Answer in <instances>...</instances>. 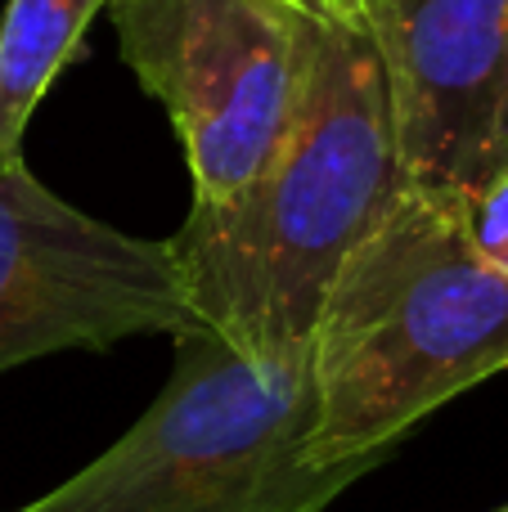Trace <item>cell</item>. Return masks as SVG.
<instances>
[{
  "instance_id": "obj_1",
  "label": "cell",
  "mask_w": 508,
  "mask_h": 512,
  "mask_svg": "<svg viewBox=\"0 0 508 512\" xmlns=\"http://www.w3.org/2000/svg\"><path fill=\"white\" fill-rule=\"evenodd\" d=\"M401 189L383 63L365 27H324L306 95L266 167L171 234L198 328L257 360H306L338 265Z\"/></svg>"
},
{
  "instance_id": "obj_2",
  "label": "cell",
  "mask_w": 508,
  "mask_h": 512,
  "mask_svg": "<svg viewBox=\"0 0 508 512\" xmlns=\"http://www.w3.org/2000/svg\"><path fill=\"white\" fill-rule=\"evenodd\" d=\"M504 369L508 270L473 248L459 198L401 185L315 315L311 459H387L428 414Z\"/></svg>"
},
{
  "instance_id": "obj_3",
  "label": "cell",
  "mask_w": 508,
  "mask_h": 512,
  "mask_svg": "<svg viewBox=\"0 0 508 512\" xmlns=\"http://www.w3.org/2000/svg\"><path fill=\"white\" fill-rule=\"evenodd\" d=\"M306 360L176 337L162 396L99 459L14 512H324L383 459L315 463Z\"/></svg>"
},
{
  "instance_id": "obj_4",
  "label": "cell",
  "mask_w": 508,
  "mask_h": 512,
  "mask_svg": "<svg viewBox=\"0 0 508 512\" xmlns=\"http://www.w3.org/2000/svg\"><path fill=\"white\" fill-rule=\"evenodd\" d=\"M108 14L185 149L194 207L234 198L293 126L329 23L288 0H113Z\"/></svg>"
},
{
  "instance_id": "obj_5",
  "label": "cell",
  "mask_w": 508,
  "mask_h": 512,
  "mask_svg": "<svg viewBox=\"0 0 508 512\" xmlns=\"http://www.w3.org/2000/svg\"><path fill=\"white\" fill-rule=\"evenodd\" d=\"M203 333L167 239H135L77 212L0 158V373L126 337Z\"/></svg>"
},
{
  "instance_id": "obj_6",
  "label": "cell",
  "mask_w": 508,
  "mask_h": 512,
  "mask_svg": "<svg viewBox=\"0 0 508 512\" xmlns=\"http://www.w3.org/2000/svg\"><path fill=\"white\" fill-rule=\"evenodd\" d=\"M383 63L401 185L464 198L500 167L508 0H360Z\"/></svg>"
},
{
  "instance_id": "obj_7",
  "label": "cell",
  "mask_w": 508,
  "mask_h": 512,
  "mask_svg": "<svg viewBox=\"0 0 508 512\" xmlns=\"http://www.w3.org/2000/svg\"><path fill=\"white\" fill-rule=\"evenodd\" d=\"M113 0H5L0 14V158H23L32 113Z\"/></svg>"
},
{
  "instance_id": "obj_8",
  "label": "cell",
  "mask_w": 508,
  "mask_h": 512,
  "mask_svg": "<svg viewBox=\"0 0 508 512\" xmlns=\"http://www.w3.org/2000/svg\"><path fill=\"white\" fill-rule=\"evenodd\" d=\"M459 212H464V230L473 248L491 265L508 270V162H500L491 176L477 180L459 198Z\"/></svg>"
},
{
  "instance_id": "obj_9",
  "label": "cell",
  "mask_w": 508,
  "mask_h": 512,
  "mask_svg": "<svg viewBox=\"0 0 508 512\" xmlns=\"http://www.w3.org/2000/svg\"><path fill=\"white\" fill-rule=\"evenodd\" d=\"M288 5L306 9V14L324 18V23H342V27H365V23H360V0H288Z\"/></svg>"
},
{
  "instance_id": "obj_10",
  "label": "cell",
  "mask_w": 508,
  "mask_h": 512,
  "mask_svg": "<svg viewBox=\"0 0 508 512\" xmlns=\"http://www.w3.org/2000/svg\"><path fill=\"white\" fill-rule=\"evenodd\" d=\"M500 162H508V122H504V144H500Z\"/></svg>"
},
{
  "instance_id": "obj_11",
  "label": "cell",
  "mask_w": 508,
  "mask_h": 512,
  "mask_svg": "<svg viewBox=\"0 0 508 512\" xmlns=\"http://www.w3.org/2000/svg\"><path fill=\"white\" fill-rule=\"evenodd\" d=\"M495 512H508V504H504V508H495Z\"/></svg>"
}]
</instances>
